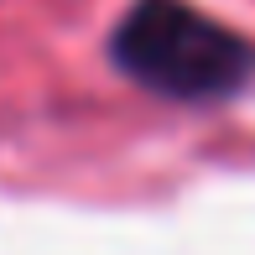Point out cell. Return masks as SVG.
<instances>
[{
  "instance_id": "cell-1",
  "label": "cell",
  "mask_w": 255,
  "mask_h": 255,
  "mask_svg": "<svg viewBox=\"0 0 255 255\" xmlns=\"http://www.w3.org/2000/svg\"><path fill=\"white\" fill-rule=\"evenodd\" d=\"M110 57L130 84L161 99H229L250 84L255 47L188 0H135L110 31Z\"/></svg>"
}]
</instances>
